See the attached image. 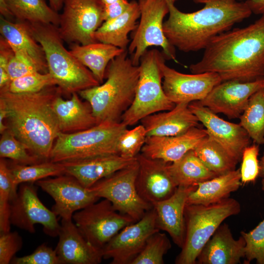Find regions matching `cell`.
Masks as SVG:
<instances>
[{"label": "cell", "instance_id": "obj_1", "mask_svg": "<svg viewBox=\"0 0 264 264\" xmlns=\"http://www.w3.org/2000/svg\"><path fill=\"white\" fill-rule=\"evenodd\" d=\"M204 50L201 59L190 66L192 73H216L222 82L264 78V14L244 27L217 36Z\"/></svg>", "mask_w": 264, "mask_h": 264}, {"label": "cell", "instance_id": "obj_2", "mask_svg": "<svg viewBox=\"0 0 264 264\" xmlns=\"http://www.w3.org/2000/svg\"><path fill=\"white\" fill-rule=\"evenodd\" d=\"M176 0H166L169 12L163 31L173 46L187 53L204 50L213 38L252 13L245 1L238 0H193L203 7L185 13L176 7Z\"/></svg>", "mask_w": 264, "mask_h": 264}, {"label": "cell", "instance_id": "obj_3", "mask_svg": "<svg viewBox=\"0 0 264 264\" xmlns=\"http://www.w3.org/2000/svg\"><path fill=\"white\" fill-rule=\"evenodd\" d=\"M61 93L57 86L29 93L0 90V100L7 110L8 129L41 161L49 160L60 132L52 104Z\"/></svg>", "mask_w": 264, "mask_h": 264}, {"label": "cell", "instance_id": "obj_4", "mask_svg": "<svg viewBox=\"0 0 264 264\" xmlns=\"http://www.w3.org/2000/svg\"><path fill=\"white\" fill-rule=\"evenodd\" d=\"M128 50L113 59L106 72V80L78 92L90 105L97 124L119 122L134 98L140 69L128 57Z\"/></svg>", "mask_w": 264, "mask_h": 264}, {"label": "cell", "instance_id": "obj_5", "mask_svg": "<svg viewBox=\"0 0 264 264\" xmlns=\"http://www.w3.org/2000/svg\"><path fill=\"white\" fill-rule=\"evenodd\" d=\"M23 22L42 47L48 72L62 93L71 95L100 84L92 73L66 48L57 26Z\"/></svg>", "mask_w": 264, "mask_h": 264}, {"label": "cell", "instance_id": "obj_6", "mask_svg": "<svg viewBox=\"0 0 264 264\" xmlns=\"http://www.w3.org/2000/svg\"><path fill=\"white\" fill-rule=\"evenodd\" d=\"M127 127L121 121L105 122L75 132H60L49 160L61 163L119 154L118 140Z\"/></svg>", "mask_w": 264, "mask_h": 264}, {"label": "cell", "instance_id": "obj_7", "mask_svg": "<svg viewBox=\"0 0 264 264\" xmlns=\"http://www.w3.org/2000/svg\"><path fill=\"white\" fill-rule=\"evenodd\" d=\"M240 212L239 202L230 198L207 205L186 204L184 210L185 239L175 264H197L202 248L223 221Z\"/></svg>", "mask_w": 264, "mask_h": 264}, {"label": "cell", "instance_id": "obj_8", "mask_svg": "<svg viewBox=\"0 0 264 264\" xmlns=\"http://www.w3.org/2000/svg\"><path fill=\"white\" fill-rule=\"evenodd\" d=\"M166 60L162 52L156 49L147 50L142 56L134 98L121 119L127 127L137 124L150 114L169 110L175 107L162 87L161 66Z\"/></svg>", "mask_w": 264, "mask_h": 264}, {"label": "cell", "instance_id": "obj_9", "mask_svg": "<svg viewBox=\"0 0 264 264\" xmlns=\"http://www.w3.org/2000/svg\"><path fill=\"white\" fill-rule=\"evenodd\" d=\"M138 3L140 21L127 49L132 54L133 64L138 66L143 54L153 46L162 48L166 60L177 63L176 48L169 42L163 31V20L169 12L166 0H144Z\"/></svg>", "mask_w": 264, "mask_h": 264}, {"label": "cell", "instance_id": "obj_10", "mask_svg": "<svg viewBox=\"0 0 264 264\" xmlns=\"http://www.w3.org/2000/svg\"><path fill=\"white\" fill-rule=\"evenodd\" d=\"M138 169L136 159L132 165L100 180L88 189L100 198L109 200L117 211L137 221L153 207L137 191Z\"/></svg>", "mask_w": 264, "mask_h": 264}, {"label": "cell", "instance_id": "obj_11", "mask_svg": "<svg viewBox=\"0 0 264 264\" xmlns=\"http://www.w3.org/2000/svg\"><path fill=\"white\" fill-rule=\"evenodd\" d=\"M72 220L86 240L102 249L120 230L135 222L117 211L105 198L76 212Z\"/></svg>", "mask_w": 264, "mask_h": 264}, {"label": "cell", "instance_id": "obj_12", "mask_svg": "<svg viewBox=\"0 0 264 264\" xmlns=\"http://www.w3.org/2000/svg\"><path fill=\"white\" fill-rule=\"evenodd\" d=\"M58 27L63 40L71 44L96 42L94 35L104 22L102 0H65Z\"/></svg>", "mask_w": 264, "mask_h": 264}, {"label": "cell", "instance_id": "obj_13", "mask_svg": "<svg viewBox=\"0 0 264 264\" xmlns=\"http://www.w3.org/2000/svg\"><path fill=\"white\" fill-rule=\"evenodd\" d=\"M10 221L11 225L30 233L35 232V224H41L44 232L54 237L58 236L61 227L57 216L41 201L31 183L20 184L11 202Z\"/></svg>", "mask_w": 264, "mask_h": 264}, {"label": "cell", "instance_id": "obj_14", "mask_svg": "<svg viewBox=\"0 0 264 264\" xmlns=\"http://www.w3.org/2000/svg\"><path fill=\"white\" fill-rule=\"evenodd\" d=\"M158 231L153 207L140 220L123 228L105 245L103 259H111V264H132L148 238Z\"/></svg>", "mask_w": 264, "mask_h": 264}, {"label": "cell", "instance_id": "obj_15", "mask_svg": "<svg viewBox=\"0 0 264 264\" xmlns=\"http://www.w3.org/2000/svg\"><path fill=\"white\" fill-rule=\"evenodd\" d=\"M36 183L54 199L55 204L51 210L61 219H72L76 212L100 199L74 177L66 174Z\"/></svg>", "mask_w": 264, "mask_h": 264}, {"label": "cell", "instance_id": "obj_16", "mask_svg": "<svg viewBox=\"0 0 264 264\" xmlns=\"http://www.w3.org/2000/svg\"><path fill=\"white\" fill-rule=\"evenodd\" d=\"M161 69L163 89L168 98L175 104L201 101L222 82L217 73H182L166 65L165 62Z\"/></svg>", "mask_w": 264, "mask_h": 264}, {"label": "cell", "instance_id": "obj_17", "mask_svg": "<svg viewBox=\"0 0 264 264\" xmlns=\"http://www.w3.org/2000/svg\"><path fill=\"white\" fill-rule=\"evenodd\" d=\"M263 88L264 78L248 82L223 81L216 86L205 98L198 101L215 113H222L229 119L239 118L250 97Z\"/></svg>", "mask_w": 264, "mask_h": 264}, {"label": "cell", "instance_id": "obj_18", "mask_svg": "<svg viewBox=\"0 0 264 264\" xmlns=\"http://www.w3.org/2000/svg\"><path fill=\"white\" fill-rule=\"evenodd\" d=\"M189 108L205 127L208 134L240 162L243 151L250 145L251 139L244 128L240 124L220 118L198 101L190 103Z\"/></svg>", "mask_w": 264, "mask_h": 264}, {"label": "cell", "instance_id": "obj_19", "mask_svg": "<svg viewBox=\"0 0 264 264\" xmlns=\"http://www.w3.org/2000/svg\"><path fill=\"white\" fill-rule=\"evenodd\" d=\"M136 159L139 169L135 184L140 197L152 205L170 197L177 186L169 171V163L141 153Z\"/></svg>", "mask_w": 264, "mask_h": 264}, {"label": "cell", "instance_id": "obj_20", "mask_svg": "<svg viewBox=\"0 0 264 264\" xmlns=\"http://www.w3.org/2000/svg\"><path fill=\"white\" fill-rule=\"evenodd\" d=\"M55 248L61 264H98L103 259L102 249L88 242L72 219H61Z\"/></svg>", "mask_w": 264, "mask_h": 264}, {"label": "cell", "instance_id": "obj_21", "mask_svg": "<svg viewBox=\"0 0 264 264\" xmlns=\"http://www.w3.org/2000/svg\"><path fill=\"white\" fill-rule=\"evenodd\" d=\"M197 186H178L170 197L153 205L158 228L167 232L173 242L180 248L185 239L184 210L187 199Z\"/></svg>", "mask_w": 264, "mask_h": 264}, {"label": "cell", "instance_id": "obj_22", "mask_svg": "<svg viewBox=\"0 0 264 264\" xmlns=\"http://www.w3.org/2000/svg\"><path fill=\"white\" fill-rule=\"evenodd\" d=\"M208 135L206 129L196 127L176 136H147L141 153L151 158L172 163L194 150Z\"/></svg>", "mask_w": 264, "mask_h": 264}, {"label": "cell", "instance_id": "obj_23", "mask_svg": "<svg viewBox=\"0 0 264 264\" xmlns=\"http://www.w3.org/2000/svg\"><path fill=\"white\" fill-rule=\"evenodd\" d=\"M136 161V157L130 158L110 154L61 163L66 174L74 177L85 187L89 188L100 180Z\"/></svg>", "mask_w": 264, "mask_h": 264}, {"label": "cell", "instance_id": "obj_24", "mask_svg": "<svg viewBox=\"0 0 264 264\" xmlns=\"http://www.w3.org/2000/svg\"><path fill=\"white\" fill-rule=\"evenodd\" d=\"M147 136H172L185 133L198 127L199 120L189 108V104L181 103L169 110L150 114L141 121Z\"/></svg>", "mask_w": 264, "mask_h": 264}, {"label": "cell", "instance_id": "obj_25", "mask_svg": "<svg viewBox=\"0 0 264 264\" xmlns=\"http://www.w3.org/2000/svg\"><path fill=\"white\" fill-rule=\"evenodd\" d=\"M245 241L235 240L226 223L220 224L198 255V264H237L245 257Z\"/></svg>", "mask_w": 264, "mask_h": 264}, {"label": "cell", "instance_id": "obj_26", "mask_svg": "<svg viewBox=\"0 0 264 264\" xmlns=\"http://www.w3.org/2000/svg\"><path fill=\"white\" fill-rule=\"evenodd\" d=\"M61 94L55 98L52 104L60 132H75L97 124L90 105L82 102L78 93H72L67 100L64 99Z\"/></svg>", "mask_w": 264, "mask_h": 264}, {"label": "cell", "instance_id": "obj_27", "mask_svg": "<svg viewBox=\"0 0 264 264\" xmlns=\"http://www.w3.org/2000/svg\"><path fill=\"white\" fill-rule=\"evenodd\" d=\"M140 16L138 2L131 1L130 7L123 14L103 22L94 33L95 41L127 49L131 42L128 34L137 27Z\"/></svg>", "mask_w": 264, "mask_h": 264}, {"label": "cell", "instance_id": "obj_28", "mask_svg": "<svg viewBox=\"0 0 264 264\" xmlns=\"http://www.w3.org/2000/svg\"><path fill=\"white\" fill-rule=\"evenodd\" d=\"M240 169L200 182L188 195L186 204L209 205L229 198L241 185Z\"/></svg>", "mask_w": 264, "mask_h": 264}, {"label": "cell", "instance_id": "obj_29", "mask_svg": "<svg viewBox=\"0 0 264 264\" xmlns=\"http://www.w3.org/2000/svg\"><path fill=\"white\" fill-rule=\"evenodd\" d=\"M69 50L102 84L105 78L109 63L125 50L110 44L95 42L85 45L71 44Z\"/></svg>", "mask_w": 264, "mask_h": 264}, {"label": "cell", "instance_id": "obj_30", "mask_svg": "<svg viewBox=\"0 0 264 264\" xmlns=\"http://www.w3.org/2000/svg\"><path fill=\"white\" fill-rule=\"evenodd\" d=\"M11 22L0 16V33L12 48L22 50L28 54L41 67L48 72L44 51L41 45L31 34L24 22Z\"/></svg>", "mask_w": 264, "mask_h": 264}, {"label": "cell", "instance_id": "obj_31", "mask_svg": "<svg viewBox=\"0 0 264 264\" xmlns=\"http://www.w3.org/2000/svg\"><path fill=\"white\" fill-rule=\"evenodd\" d=\"M168 170L177 187L197 185L219 176L202 162L194 150L179 160L169 163Z\"/></svg>", "mask_w": 264, "mask_h": 264}, {"label": "cell", "instance_id": "obj_32", "mask_svg": "<svg viewBox=\"0 0 264 264\" xmlns=\"http://www.w3.org/2000/svg\"><path fill=\"white\" fill-rule=\"evenodd\" d=\"M9 12L16 21L58 26L60 14L44 0H6Z\"/></svg>", "mask_w": 264, "mask_h": 264}, {"label": "cell", "instance_id": "obj_33", "mask_svg": "<svg viewBox=\"0 0 264 264\" xmlns=\"http://www.w3.org/2000/svg\"><path fill=\"white\" fill-rule=\"evenodd\" d=\"M194 151L202 162L219 176L235 170L239 162L209 135L204 138Z\"/></svg>", "mask_w": 264, "mask_h": 264}, {"label": "cell", "instance_id": "obj_34", "mask_svg": "<svg viewBox=\"0 0 264 264\" xmlns=\"http://www.w3.org/2000/svg\"><path fill=\"white\" fill-rule=\"evenodd\" d=\"M9 168L13 185L18 186L22 183L36 182L50 176H56L65 174V168L62 163L50 160L25 165L14 162Z\"/></svg>", "mask_w": 264, "mask_h": 264}, {"label": "cell", "instance_id": "obj_35", "mask_svg": "<svg viewBox=\"0 0 264 264\" xmlns=\"http://www.w3.org/2000/svg\"><path fill=\"white\" fill-rule=\"evenodd\" d=\"M239 118L250 138L258 145H264V88L250 97Z\"/></svg>", "mask_w": 264, "mask_h": 264}, {"label": "cell", "instance_id": "obj_36", "mask_svg": "<svg viewBox=\"0 0 264 264\" xmlns=\"http://www.w3.org/2000/svg\"><path fill=\"white\" fill-rule=\"evenodd\" d=\"M18 189L13 185L8 164L4 158L0 160V233L11 230V202Z\"/></svg>", "mask_w": 264, "mask_h": 264}, {"label": "cell", "instance_id": "obj_37", "mask_svg": "<svg viewBox=\"0 0 264 264\" xmlns=\"http://www.w3.org/2000/svg\"><path fill=\"white\" fill-rule=\"evenodd\" d=\"M171 247L165 233L155 232L148 238L143 249L132 264H163L164 256Z\"/></svg>", "mask_w": 264, "mask_h": 264}, {"label": "cell", "instance_id": "obj_38", "mask_svg": "<svg viewBox=\"0 0 264 264\" xmlns=\"http://www.w3.org/2000/svg\"><path fill=\"white\" fill-rule=\"evenodd\" d=\"M0 158H9L21 164H32L40 160L32 154L27 147L8 129L1 134L0 139Z\"/></svg>", "mask_w": 264, "mask_h": 264}, {"label": "cell", "instance_id": "obj_39", "mask_svg": "<svg viewBox=\"0 0 264 264\" xmlns=\"http://www.w3.org/2000/svg\"><path fill=\"white\" fill-rule=\"evenodd\" d=\"M53 86H57L56 83L49 72H35L12 80L7 88L1 90L14 93H29Z\"/></svg>", "mask_w": 264, "mask_h": 264}, {"label": "cell", "instance_id": "obj_40", "mask_svg": "<svg viewBox=\"0 0 264 264\" xmlns=\"http://www.w3.org/2000/svg\"><path fill=\"white\" fill-rule=\"evenodd\" d=\"M147 137L146 130L141 124L130 130L127 128L118 140L119 154L126 158H135L141 152Z\"/></svg>", "mask_w": 264, "mask_h": 264}, {"label": "cell", "instance_id": "obj_41", "mask_svg": "<svg viewBox=\"0 0 264 264\" xmlns=\"http://www.w3.org/2000/svg\"><path fill=\"white\" fill-rule=\"evenodd\" d=\"M245 241L244 264L256 260L258 264H264V219L248 232H241Z\"/></svg>", "mask_w": 264, "mask_h": 264}, {"label": "cell", "instance_id": "obj_42", "mask_svg": "<svg viewBox=\"0 0 264 264\" xmlns=\"http://www.w3.org/2000/svg\"><path fill=\"white\" fill-rule=\"evenodd\" d=\"M12 49L14 54L7 66V71L11 80L35 72L44 73L25 52L19 49Z\"/></svg>", "mask_w": 264, "mask_h": 264}, {"label": "cell", "instance_id": "obj_43", "mask_svg": "<svg viewBox=\"0 0 264 264\" xmlns=\"http://www.w3.org/2000/svg\"><path fill=\"white\" fill-rule=\"evenodd\" d=\"M259 145L253 144L246 147L243 151L240 168L241 182L245 184L254 182L259 176L260 172Z\"/></svg>", "mask_w": 264, "mask_h": 264}, {"label": "cell", "instance_id": "obj_44", "mask_svg": "<svg viewBox=\"0 0 264 264\" xmlns=\"http://www.w3.org/2000/svg\"><path fill=\"white\" fill-rule=\"evenodd\" d=\"M13 264H61L55 249L43 243L28 255L14 257Z\"/></svg>", "mask_w": 264, "mask_h": 264}, {"label": "cell", "instance_id": "obj_45", "mask_svg": "<svg viewBox=\"0 0 264 264\" xmlns=\"http://www.w3.org/2000/svg\"><path fill=\"white\" fill-rule=\"evenodd\" d=\"M22 245V238L16 232L0 234V264L11 263Z\"/></svg>", "mask_w": 264, "mask_h": 264}, {"label": "cell", "instance_id": "obj_46", "mask_svg": "<svg viewBox=\"0 0 264 264\" xmlns=\"http://www.w3.org/2000/svg\"><path fill=\"white\" fill-rule=\"evenodd\" d=\"M14 52L7 41L0 38V89L8 87L11 80L7 71L9 62Z\"/></svg>", "mask_w": 264, "mask_h": 264}, {"label": "cell", "instance_id": "obj_47", "mask_svg": "<svg viewBox=\"0 0 264 264\" xmlns=\"http://www.w3.org/2000/svg\"><path fill=\"white\" fill-rule=\"evenodd\" d=\"M131 2L120 0L111 4L104 5V21L119 17L130 7Z\"/></svg>", "mask_w": 264, "mask_h": 264}, {"label": "cell", "instance_id": "obj_48", "mask_svg": "<svg viewBox=\"0 0 264 264\" xmlns=\"http://www.w3.org/2000/svg\"><path fill=\"white\" fill-rule=\"evenodd\" d=\"M252 13L264 14V0H246L245 1Z\"/></svg>", "mask_w": 264, "mask_h": 264}, {"label": "cell", "instance_id": "obj_49", "mask_svg": "<svg viewBox=\"0 0 264 264\" xmlns=\"http://www.w3.org/2000/svg\"><path fill=\"white\" fill-rule=\"evenodd\" d=\"M7 118V110L4 103L0 100V133L2 134L8 129L5 120Z\"/></svg>", "mask_w": 264, "mask_h": 264}, {"label": "cell", "instance_id": "obj_50", "mask_svg": "<svg viewBox=\"0 0 264 264\" xmlns=\"http://www.w3.org/2000/svg\"><path fill=\"white\" fill-rule=\"evenodd\" d=\"M0 13L1 16L9 20L13 18L7 7L6 0H0Z\"/></svg>", "mask_w": 264, "mask_h": 264}, {"label": "cell", "instance_id": "obj_51", "mask_svg": "<svg viewBox=\"0 0 264 264\" xmlns=\"http://www.w3.org/2000/svg\"><path fill=\"white\" fill-rule=\"evenodd\" d=\"M65 0H48L49 6L55 11L58 12L63 8Z\"/></svg>", "mask_w": 264, "mask_h": 264}, {"label": "cell", "instance_id": "obj_52", "mask_svg": "<svg viewBox=\"0 0 264 264\" xmlns=\"http://www.w3.org/2000/svg\"><path fill=\"white\" fill-rule=\"evenodd\" d=\"M260 172L259 176L264 178V153L263 156L261 158L259 161Z\"/></svg>", "mask_w": 264, "mask_h": 264}, {"label": "cell", "instance_id": "obj_53", "mask_svg": "<svg viewBox=\"0 0 264 264\" xmlns=\"http://www.w3.org/2000/svg\"><path fill=\"white\" fill-rule=\"evenodd\" d=\"M120 0H102L104 5L111 4Z\"/></svg>", "mask_w": 264, "mask_h": 264}, {"label": "cell", "instance_id": "obj_54", "mask_svg": "<svg viewBox=\"0 0 264 264\" xmlns=\"http://www.w3.org/2000/svg\"><path fill=\"white\" fill-rule=\"evenodd\" d=\"M262 189L264 193V178H262Z\"/></svg>", "mask_w": 264, "mask_h": 264}, {"label": "cell", "instance_id": "obj_55", "mask_svg": "<svg viewBox=\"0 0 264 264\" xmlns=\"http://www.w3.org/2000/svg\"><path fill=\"white\" fill-rule=\"evenodd\" d=\"M142 0H138V1H142Z\"/></svg>", "mask_w": 264, "mask_h": 264}]
</instances>
